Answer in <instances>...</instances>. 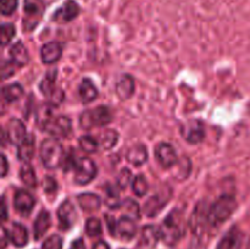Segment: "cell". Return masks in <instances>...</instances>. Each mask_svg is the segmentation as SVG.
<instances>
[{"mask_svg":"<svg viewBox=\"0 0 250 249\" xmlns=\"http://www.w3.org/2000/svg\"><path fill=\"white\" fill-rule=\"evenodd\" d=\"M80 98L83 103H92L93 100L97 99L98 89L95 88L94 83L89 78H84L80 84Z\"/></svg>","mask_w":250,"mask_h":249,"instance_id":"cell-26","label":"cell"},{"mask_svg":"<svg viewBox=\"0 0 250 249\" xmlns=\"http://www.w3.org/2000/svg\"><path fill=\"white\" fill-rule=\"evenodd\" d=\"M6 134L9 142H11L15 145H20L27 137L26 126H24L21 120L11 119L7 124Z\"/></svg>","mask_w":250,"mask_h":249,"instance_id":"cell-15","label":"cell"},{"mask_svg":"<svg viewBox=\"0 0 250 249\" xmlns=\"http://www.w3.org/2000/svg\"><path fill=\"white\" fill-rule=\"evenodd\" d=\"M155 158L163 167H173L177 164L178 156L175 148L168 143H160L155 149Z\"/></svg>","mask_w":250,"mask_h":249,"instance_id":"cell-12","label":"cell"},{"mask_svg":"<svg viewBox=\"0 0 250 249\" xmlns=\"http://www.w3.org/2000/svg\"><path fill=\"white\" fill-rule=\"evenodd\" d=\"M15 72V63L10 60H2L1 62V76L4 80L11 77Z\"/></svg>","mask_w":250,"mask_h":249,"instance_id":"cell-43","label":"cell"},{"mask_svg":"<svg viewBox=\"0 0 250 249\" xmlns=\"http://www.w3.org/2000/svg\"><path fill=\"white\" fill-rule=\"evenodd\" d=\"M65 153L60 142L55 138L44 139L41 144V159L46 168H56L62 165Z\"/></svg>","mask_w":250,"mask_h":249,"instance_id":"cell-3","label":"cell"},{"mask_svg":"<svg viewBox=\"0 0 250 249\" xmlns=\"http://www.w3.org/2000/svg\"><path fill=\"white\" fill-rule=\"evenodd\" d=\"M106 205L111 209H116V208L121 207V203H120V194L119 189H117L116 186L111 185V183H107L106 185Z\"/></svg>","mask_w":250,"mask_h":249,"instance_id":"cell-32","label":"cell"},{"mask_svg":"<svg viewBox=\"0 0 250 249\" xmlns=\"http://www.w3.org/2000/svg\"><path fill=\"white\" fill-rule=\"evenodd\" d=\"M50 227V215L48 211L43 210L42 212H39V215L37 216L36 221H34V238L39 239L46 233V231Z\"/></svg>","mask_w":250,"mask_h":249,"instance_id":"cell-27","label":"cell"},{"mask_svg":"<svg viewBox=\"0 0 250 249\" xmlns=\"http://www.w3.org/2000/svg\"><path fill=\"white\" fill-rule=\"evenodd\" d=\"M106 220L109 221V228L114 236L119 237L124 241H129L136 236L137 227L133 219L131 217L122 216L116 221L112 216H106Z\"/></svg>","mask_w":250,"mask_h":249,"instance_id":"cell-7","label":"cell"},{"mask_svg":"<svg viewBox=\"0 0 250 249\" xmlns=\"http://www.w3.org/2000/svg\"><path fill=\"white\" fill-rule=\"evenodd\" d=\"M10 56H11V61L19 67H23L28 63L29 55L28 51H27L26 46L23 45V43L21 42H17L10 49Z\"/></svg>","mask_w":250,"mask_h":249,"instance_id":"cell-24","label":"cell"},{"mask_svg":"<svg viewBox=\"0 0 250 249\" xmlns=\"http://www.w3.org/2000/svg\"><path fill=\"white\" fill-rule=\"evenodd\" d=\"M97 166L89 158H81L77 160L75 167V182L78 185H87L92 182L97 176Z\"/></svg>","mask_w":250,"mask_h":249,"instance_id":"cell-8","label":"cell"},{"mask_svg":"<svg viewBox=\"0 0 250 249\" xmlns=\"http://www.w3.org/2000/svg\"><path fill=\"white\" fill-rule=\"evenodd\" d=\"M23 87H22L20 83H11V84L5 85V87L2 88V95H4L5 99L10 103L19 100L20 98L23 95Z\"/></svg>","mask_w":250,"mask_h":249,"instance_id":"cell-28","label":"cell"},{"mask_svg":"<svg viewBox=\"0 0 250 249\" xmlns=\"http://www.w3.org/2000/svg\"><path fill=\"white\" fill-rule=\"evenodd\" d=\"M34 150H36V139H34V136L33 134H27L24 141L19 145L17 156L23 163H28L33 158Z\"/></svg>","mask_w":250,"mask_h":249,"instance_id":"cell-21","label":"cell"},{"mask_svg":"<svg viewBox=\"0 0 250 249\" xmlns=\"http://www.w3.org/2000/svg\"><path fill=\"white\" fill-rule=\"evenodd\" d=\"M53 117V109H51V104H43L39 106L38 112H37V124L41 126L42 128L44 124Z\"/></svg>","mask_w":250,"mask_h":249,"instance_id":"cell-36","label":"cell"},{"mask_svg":"<svg viewBox=\"0 0 250 249\" xmlns=\"http://www.w3.org/2000/svg\"><path fill=\"white\" fill-rule=\"evenodd\" d=\"M45 12L44 0H23V26L26 31H32L41 22Z\"/></svg>","mask_w":250,"mask_h":249,"instance_id":"cell-5","label":"cell"},{"mask_svg":"<svg viewBox=\"0 0 250 249\" xmlns=\"http://www.w3.org/2000/svg\"><path fill=\"white\" fill-rule=\"evenodd\" d=\"M78 143H80L81 149L88 154L95 153L98 149V145H99L98 142L90 136H82L80 138V141H78Z\"/></svg>","mask_w":250,"mask_h":249,"instance_id":"cell-38","label":"cell"},{"mask_svg":"<svg viewBox=\"0 0 250 249\" xmlns=\"http://www.w3.org/2000/svg\"><path fill=\"white\" fill-rule=\"evenodd\" d=\"M55 80H56V70H54L53 72L46 73V76L43 78L41 84H39V89H41V92L43 93L44 95L49 97V95L56 89Z\"/></svg>","mask_w":250,"mask_h":249,"instance_id":"cell-31","label":"cell"},{"mask_svg":"<svg viewBox=\"0 0 250 249\" xmlns=\"http://www.w3.org/2000/svg\"><path fill=\"white\" fill-rule=\"evenodd\" d=\"M120 208H121V209L124 210V212H126L127 216L131 217V219H139L141 211H139L138 203H137L136 200L128 198V199L124 200V202L121 203V207Z\"/></svg>","mask_w":250,"mask_h":249,"instance_id":"cell-34","label":"cell"},{"mask_svg":"<svg viewBox=\"0 0 250 249\" xmlns=\"http://www.w3.org/2000/svg\"><path fill=\"white\" fill-rule=\"evenodd\" d=\"M186 231V224L182 214L173 210L159 227L160 239L167 246H175L180 242Z\"/></svg>","mask_w":250,"mask_h":249,"instance_id":"cell-1","label":"cell"},{"mask_svg":"<svg viewBox=\"0 0 250 249\" xmlns=\"http://www.w3.org/2000/svg\"><path fill=\"white\" fill-rule=\"evenodd\" d=\"M182 137L192 144L200 143L205 137V126L199 120H189L181 127Z\"/></svg>","mask_w":250,"mask_h":249,"instance_id":"cell-10","label":"cell"},{"mask_svg":"<svg viewBox=\"0 0 250 249\" xmlns=\"http://www.w3.org/2000/svg\"><path fill=\"white\" fill-rule=\"evenodd\" d=\"M133 182V178H132V172L128 168H122L120 171L119 176H117V186L122 189L128 187L129 183Z\"/></svg>","mask_w":250,"mask_h":249,"instance_id":"cell-40","label":"cell"},{"mask_svg":"<svg viewBox=\"0 0 250 249\" xmlns=\"http://www.w3.org/2000/svg\"><path fill=\"white\" fill-rule=\"evenodd\" d=\"M19 5V0H1V14L10 16L14 14Z\"/></svg>","mask_w":250,"mask_h":249,"instance_id":"cell-42","label":"cell"},{"mask_svg":"<svg viewBox=\"0 0 250 249\" xmlns=\"http://www.w3.org/2000/svg\"><path fill=\"white\" fill-rule=\"evenodd\" d=\"M85 232L90 237L99 236L102 233V222L98 219H95V217L88 219L87 224H85Z\"/></svg>","mask_w":250,"mask_h":249,"instance_id":"cell-39","label":"cell"},{"mask_svg":"<svg viewBox=\"0 0 250 249\" xmlns=\"http://www.w3.org/2000/svg\"><path fill=\"white\" fill-rule=\"evenodd\" d=\"M209 227H211L209 221V208L204 202H200L195 207L192 219H190V228H192L193 236L202 239L204 234H207Z\"/></svg>","mask_w":250,"mask_h":249,"instance_id":"cell-6","label":"cell"},{"mask_svg":"<svg viewBox=\"0 0 250 249\" xmlns=\"http://www.w3.org/2000/svg\"><path fill=\"white\" fill-rule=\"evenodd\" d=\"M93 249H110V247H109V244L106 243V242L99 241L98 243L94 244Z\"/></svg>","mask_w":250,"mask_h":249,"instance_id":"cell-50","label":"cell"},{"mask_svg":"<svg viewBox=\"0 0 250 249\" xmlns=\"http://www.w3.org/2000/svg\"><path fill=\"white\" fill-rule=\"evenodd\" d=\"M166 204H167V198H161L160 194H155L146 200V205H144V212L146 214V216L153 217L158 215Z\"/></svg>","mask_w":250,"mask_h":249,"instance_id":"cell-25","label":"cell"},{"mask_svg":"<svg viewBox=\"0 0 250 249\" xmlns=\"http://www.w3.org/2000/svg\"><path fill=\"white\" fill-rule=\"evenodd\" d=\"M112 120V114L110 109L105 105L98 106L93 110L83 111L80 117V124L83 129H90L93 127H103L110 124Z\"/></svg>","mask_w":250,"mask_h":249,"instance_id":"cell-4","label":"cell"},{"mask_svg":"<svg viewBox=\"0 0 250 249\" xmlns=\"http://www.w3.org/2000/svg\"><path fill=\"white\" fill-rule=\"evenodd\" d=\"M43 129L55 138H65L72 131V122L66 116H53L44 124Z\"/></svg>","mask_w":250,"mask_h":249,"instance_id":"cell-9","label":"cell"},{"mask_svg":"<svg viewBox=\"0 0 250 249\" xmlns=\"http://www.w3.org/2000/svg\"><path fill=\"white\" fill-rule=\"evenodd\" d=\"M126 158L132 165L141 166L148 160V149L143 144H134L128 149Z\"/></svg>","mask_w":250,"mask_h":249,"instance_id":"cell-23","label":"cell"},{"mask_svg":"<svg viewBox=\"0 0 250 249\" xmlns=\"http://www.w3.org/2000/svg\"><path fill=\"white\" fill-rule=\"evenodd\" d=\"M0 172H1L2 177H5L7 173V160L4 154H1V168H0Z\"/></svg>","mask_w":250,"mask_h":249,"instance_id":"cell-47","label":"cell"},{"mask_svg":"<svg viewBox=\"0 0 250 249\" xmlns=\"http://www.w3.org/2000/svg\"><path fill=\"white\" fill-rule=\"evenodd\" d=\"M62 48L58 42H49L41 49V58L44 63H54L61 58Z\"/></svg>","mask_w":250,"mask_h":249,"instance_id":"cell-19","label":"cell"},{"mask_svg":"<svg viewBox=\"0 0 250 249\" xmlns=\"http://www.w3.org/2000/svg\"><path fill=\"white\" fill-rule=\"evenodd\" d=\"M20 177H21L22 182L24 183L28 187L33 188L37 185V177L36 172H34V168L32 167V165L29 163H24L22 165L21 170H20Z\"/></svg>","mask_w":250,"mask_h":249,"instance_id":"cell-29","label":"cell"},{"mask_svg":"<svg viewBox=\"0 0 250 249\" xmlns=\"http://www.w3.org/2000/svg\"><path fill=\"white\" fill-rule=\"evenodd\" d=\"M176 171H175V177L177 180H185L189 176L190 170H192V163L188 158H182L181 160L177 161L176 164Z\"/></svg>","mask_w":250,"mask_h":249,"instance_id":"cell-33","label":"cell"},{"mask_svg":"<svg viewBox=\"0 0 250 249\" xmlns=\"http://www.w3.org/2000/svg\"><path fill=\"white\" fill-rule=\"evenodd\" d=\"M2 220H6V204H5V200L2 202Z\"/></svg>","mask_w":250,"mask_h":249,"instance_id":"cell-51","label":"cell"},{"mask_svg":"<svg viewBox=\"0 0 250 249\" xmlns=\"http://www.w3.org/2000/svg\"><path fill=\"white\" fill-rule=\"evenodd\" d=\"M242 233L237 227H232L219 242L217 249H242Z\"/></svg>","mask_w":250,"mask_h":249,"instance_id":"cell-18","label":"cell"},{"mask_svg":"<svg viewBox=\"0 0 250 249\" xmlns=\"http://www.w3.org/2000/svg\"><path fill=\"white\" fill-rule=\"evenodd\" d=\"M132 189H133L134 194L139 195V197H143V195H146L148 193V181L146 180L144 176H137V177L133 178V182H132Z\"/></svg>","mask_w":250,"mask_h":249,"instance_id":"cell-37","label":"cell"},{"mask_svg":"<svg viewBox=\"0 0 250 249\" xmlns=\"http://www.w3.org/2000/svg\"><path fill=\"white\" fill-rule=\"evenodd\" d=\"M70 249H85V244L83 242V239H76L72 244H71Z\"/></svg>","mask_w":250,"mask_h":249,"instance_id":"cell-48","label":"cell"},{"mask_svg":"<svg viewBox=\"0 0 250 249\" xmlns=\"http://www.w3.org/2000/svg\"><path fill=\"white\" fill-rule=\"evenodd\" d=\"M9 238V233H7V231L5 228H2V232H1V249H4L5 247H6V241Z\"/></svg>","mask_w":250,"mask_h":249,"instance_id":"cell-49","label":"cell"},{"mask_svg":"<svg viewBox=\"0 0 250 249\" xmlns=\"http://www.w3.org/2000/svg\"><path fill=\"white\" fill-rule=\"evenodd\" d=\"M190 249H207V247L204 246V242L202 239L194 237L192 241V244H190Z\"/></svg>","mask_w":250,"mask_h":249,"instance_id":"cell-46","label":"cell"},{"mask_svg":"<svg viewBox=\"0 0 250 249\" xmlns=\"http://www.w3.org/2000/svg\"><path fill=\"white\" fill-rule=\"evenodd\" d=\"M7 233H9L10 242L14 246L19 247V248L24 247L27 244V242H28V232H27V228L23 225L20 224V222H14L10 226Z\"/></svg>","mask_w":250,"mask_h":249,"instance_id":"cell-17","label":"cell"},{"mask_svg":"<svg viewBox=\"0 0 250 249\" xmlns=\"http://www.w3.org/2000/svg\"><path fill=\"white\" fill-rule=\"evenodd\" d=\"M78 204H80L81 209L85 212H94L100 209L102 205V200L97 194L93 193H83L77 197Z\"/></svg>","mask_w":250,"mask_h":249,"instance_id":"cell-22","label":"cell"},{"mask_svg":"<svg viewBox=\"0 0 250 249\" xmlns=\"http://www.w3.org/2000/svg\"><path fill=\"white\" fill-rule=\"evenodd\" d=\"M237 208L236 199L232 195L224 194L215 200L209 208V221L211 227L219 226L222 222L229 220Z\"/></svg>","mask_w":250,"mask_h":249,"instance_id":"cell-2","label":"cell"},{"mask_svg":"<svg viewBox=\"0 0 250 249\" xmlns=\"http://www.w3.org/2000/svg\"><path fill=\"white\" fill-rule=\"evenodd\" d=\"M43 187L45 189L46 193H54L58 189V185H56V181L53 177H45L43 183Z\"/></svg>","mask_w":250,"mask_h":249,"instance_id":"cell-44","label":"cell"},{"mask_svg":"<svg viewBox=\"0 0 250 249\" xmlns=\"http://www.w3.org/2000/svg\"><path fill=\"white\" fill-rule=\"evenodd\" d=\"M15 33H16V29H15L14 24L2 23L0 27V43H1V45H7L15 37Z\"/></svg>","mask_w":250,"mask_h":249,"instance_id":"cell-35","label":"cell"},{"mask_svg":"<svg viewBox=\"0 0 250 249\" xmlns=\"http://www.w3.org/2000/svg\"><path fill=\"white\" fill-rule=\"evenodd\" d=\"M80 5L75 0H66L53 14V21L59 23H67L80 15Z\"/></svg>","mask_w":250,"mask_h":249,"instance_id":"cell-11","label":"cell"},{"mask_svg":"<svg viewBox=\"0 0 250 249\" xmlns=\"http://www.w3.org/2000/svg\"><path fill=\"white\" fill-rule=\"evenodd\" d=\"M58 219L61 229H70L75 225L77 214L75 205L70 200H65L58 209Z\"/></svg>","mask_w":250,"mask_h":249,"instance_id":"cell-13","label":"cell"},{"mask_svg":"<svg viewBox=\"0 0 250 249\" xmlns=\"http://www.w3.org/2000/svg\"><path fill=\"white\" fill-rule=\"evenodd\" d=\"M134 93V81L129 75L120 77L116 83V94L121 100L129 99Z\"/></svg>","mask_w":250,"mask_h":249,"instance_id":"cell-20","label":"cell"},{"mask_svg":"<svg viewBox=\"0 0 250 249\" xmlns=\"http://www.w3.org/2000/svg\"><path fill=\"white\" fill-rule=\"evenodd\" d=\"M76 164H77V160H75L72 154H68V155L65 156V160H63V170L70 171L72 170L73 167H76Z\"/></svg>","mask_w":250,"mask_h":249,"instance_id":"cell-45","label":"cell"},{"mask_svg":"<svg viewBox=\"0 0 250 249\" xmlns=\"http://www.w3.org/2000/svg\"><path fill=\"white\" fill-rule=\"evenodd\" d=\"M117 141H119V133L114 129H105L99 137V144L104 149L114 148Z\"/></svg>","mask_w":250,"mask_h":249,"instance_id":"cell-30","label":"cell"},{"mask_svg":"<svg viewBox=\"0 0 250 249\" xmlns=\"http://www.w3.org/2000/svg\"><path fill=\"white\" fill-rule=\"evenodd\" d=\"M34 205H36V200L34 197L27 190H17L14 198V207L19 214L23 215V216H28L33 210Z\"/></svg>","mask_w":250,"mask_h":249,"instance_id":"cell-14","label":"cell"},{"mask_svg":"<svg viewBox=\"0 0 250 249\" xmlns=\"http://www.w3.org/2000/svg\"><path fill=\"white\" fill-rule=\"evenodd\" d=\"M160 239L159 228L151 226H144L141 232V238H139L138 247L139 249H153L156 246L158 241Z\"/></svg>","mask_w":250,"mask_h":249,"instance_id":"cell-16","label":"cell"},{"mask_svg":"<svg viewBox=\"0 0 250 249\" xmlns=\"http://www.w3.org/2000/svg\"><path fill=\"white\" fill-rule=\"evenodd\" d=\"M42 249H62V238L58 234H53L45 239Z\"/></svg>","mask_w":250,"mask_h":249,"instance_id":"cell-41","label":"cell"}]
</instances>
